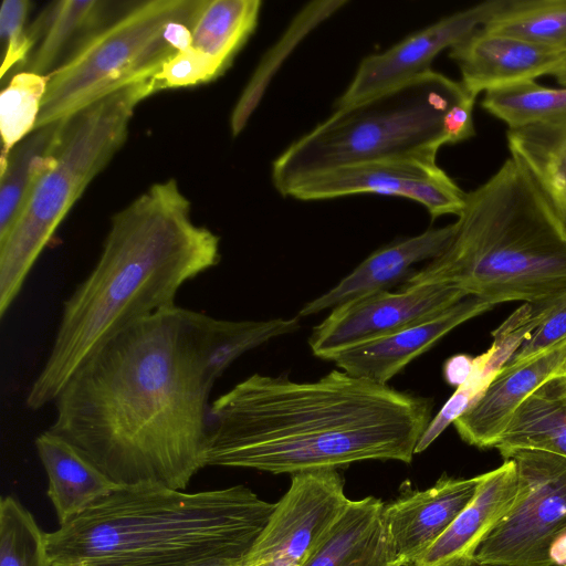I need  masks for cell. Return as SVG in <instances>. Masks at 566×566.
<instances>
[{
	"label": "cell",
	"mask_w": 566,
	"mask_h": 566,
	"mask_svg": "<svg viewBox=\"0 0 566 566\" xmlns=\"http://www.w3.org/2000/svg\"><path fill=\"white\" fill-rule=\"evenodd\" d=\"M482 29L566 52V0H504Z\"/></svg>",
	"instance_id": "83f0119b"
},
{
	"label": "cell",
	"mask_w": 566,
	"mask_h": 566,
	"mask_svg": "<svg viewBox=\"0 0 566 566\" xmlns=\"http://www.w3.org/2000/svg\"><path fill=\"white\" fill-rule=\"evenodd\" d=\"M385 503L349 500L329 533L304 566H403L384 517Z\"/></svg>",
	"instance_id": "ffe728a7"
},
{
	"label": "cell",
	"mask_w": 566,
	"mask_h": 566,
	"mask_svg": "<svg viewBox=\"0 0 566 566\" xmlns=\"http://www.w3.org/2000/svg\"><path fill=\"white\" fill-rule=\"evenodd\" d=\"M432 400L334 369L315 381L253 374L210 405L205 465L280 473L410 463Z\"/></svg>",
	"instance_id": "7a4b0ae2"
},
{
	"label": "cell",
	"mask_w": 566,
	"mask_h": 566,
	"mask_svg": "<svg viewBox=\"0 0 566 566\" xmlns=\"http://www.w3.org/2000/svg\"><path fill=\"white\" fill-rule=\"evenodd\" d=\"M492 377L493 375L485 369L482 363L474 358L472 374L464 384L457 387L454 394L438 415L431 419L418 441L416 454L424 451L450 423H453L471 406L485 389Z\"/></svg>",
	"instance_id": "e575fe53"
},
{
	"label": "cell",
	"mask_w": 566,
	"mask_h": 566,
	"mask_svg": "<svg viewBox=\"0 0 566 566\" xmlns=\"http://www.w3.org/2000/svg\"><path fill=\"white\" fill-rule=\"evenodd\" d=\"M492 307L469 295L429 319L345 349L331 360L349 375L386 385L453 328Z\"/></svg>",
	"instance_id": "e0dca14e"
},
{
	"label": "cell",
	"mask_w": 566,
	"mask_h": 566,
	"mask_svg": "<svg viewBox=\"0 0 566 566\" xmlns=\"http://www.w3.org/2000/svg\"><path fill=\"white\" fill-rule=\"evenodd\" d=\"M531 304L536 326L506 364L532 358L566 339V289L547 300Z\"/></svg>",
	"instance_id": "d6a6232c"
},
{
	"label": "cell",
	"mask_w": 566,
	"mask_h": 566,
	"mask_svg": "<svg viewBox=\"0 0 566 566\" xmlns=\"http://www.w3.org/2000/svg\"><path fill=\"white\" fill-rule=\"evenodd\" d=\"M346 3L347 1L345 0L314 1L300 11L276 45L261 60L240 95L230 118V127L233 136H238L242 132L262 99L274 75L273 66L275 61H279L277 65L280 67L281 61L289 55V53L285 52H291L311 30L333 15Z\"/></svg>",
	"instance_id": "f546056e"
},
{
	"label": "cell",
	"mask_w": 566,
	"mask_h": 566,
	"mask_svg": "<svg viewBox=\"0 0 566 566\" xmlns=\"http://www.w3.org/2000/svg\"><path fill=\"white\" fill-rule=\"evenodd\" d=\"M210 317L176 305L108 338L55 398L48 430L118 486L185 490L206 467Z\"/></svg>",
	"instance_id": "6da1fadb"
},
{
	"label": "cell",
	"mask_w": 566,
	"mask_h": 566,
	"mask_svg": "<svg viewBox=\"0 0 566 566\" xmlns=\"http://www.w3.org/2000/svg\"><path fill=\"white\" fill-rule=\"evenodd\" d=\"M300 328V317L266 321H227L210 317L205 377L212 388L224 370L244 353Z\"/></svg>",
	"instance_id": "4316f807"
},
{
	"label": "cell",
	"mask_w": 566,
	"mask_h": 566,
	"mask_svg": "<svg viewBox=\"0 0 566 566\" xmlns=\"http://www.w3.org/2000/svg\"><path fill=\"white\" fill-rule=\"evenodd\" d=\"M517 494L510 511L479 546L482 566H566V458L517 449Z\"/></svg>",
	"instance_id": "9c48e42d"
},
{
	"label": "cell",
	"mask_w": 566,
	"mask_h": 566,
	"mask_svg": "<svg viewBox=\"0 0 566 566\" xmlns=\"http://www.w3.org/2000/svg\"><path fill=\"white\" fill-rule=\"evenodd\" d=\"M111 2L101 0H63L52 4L29 29L35 42L41 39L22 71L49 75L63 50L80 33L95 31Z\"/></svg>",
	"instance_id": "484cf974"
},
{
	"label": "cell",
	"mask_w": 566,
	"mask_h": 566,
	"mask_svg": "<svg viewBox=\"0 0 566 566\" xmlns=\"http://www.w3.org/2000/svg\"><path fill=\"white\" fill-rule=\"evenodd\" d=\"M360 193L398 196L422 205L432 219L459 216L464 192L432 157H392L352 164L308 176L285 197L324 200Z\"/></svg>",
	"instance_id": "8fae6325"
},
{
	"label": "cell",
	"mask_w": 566,
	"mask_h": 566,
	"mask_svg": "<svg viewBox=\"0 0 566 566\" xmlns=\"http://www.w3.org/2000/svg\"><path fill=\"white\" fill-rule=\"evenodd\" d=\"M260 0H207L191 31V46L208 57L220 75L254 32Z\"/></svg>",
	"instance_id": "d4e9b609"
},
{
	"label": "cell",
	"mask_w": 566,
	"mask_h": 566,
	"mask_svg": "<svg viewBox=\"0 0 566 566\" xmlns=\"http://www.w3.org/2000/svg\"><path fill=\"white\" fill-rule=\"evenodd\" d=\"M473 566H482V565H476V564H474Z\"/></svg>",
	"instance_id": "60d3db41"
},
{
	"label": "cell",
	"mask_w": 566,
	"mask_h": 566,
	"mask_svg": "<svg viewBox=\"0 0 566 566\" xmlns=\"http://www.w3.org/2000/svg\"><path fill=\"white\" fill-rule=\"evenodd\" d=\"M506 142L566 226V122L507 128Z\"/></svg>",
	"instance_id": "cb8c5ba5"
},
{
	"label": "cell",
	"mask_w": 566,
	"mask_h": 566,
	"mask_svg": "<svg viewBox=\"0 0 566 566\" xmlns=\"http://www.w3.org/2000/svg\"><path fill=\"white\" fill-rule=\"evenodd\" d=\"M30 6L28 0H4L1 4L0 36L3 43L1 78L15 64L21 63L23 66L34 46L35 41L24 27Z\"/></svg>",
	"instance_id": "836d02e7"
},
{
	"label": "cell",
	"mask_w": 566,
	"mask_h": 566,
	"mask_svg": "<svg viewBox=\"0 0 566 566\" xmlns=\"http://www.w3.org/2000/svg\"><path fill=\"white\" fill-rule=\"evenodd\" d=\"M503 3L504 0H489L454 12L382 53L366 56L335 108L369 98L428 72L439 53L452 49L482 28Z\"/></svg>",
	"instance_id": "4fadbf2b"
},
{
	"label": "cell",
	"mask_w": 566,
	"mask_h": 566,
	"mask_svg": "<svg viewBox=\"0 0 566 566\" xmlns=\"http://www.w3.org/2000/svg\"><path fill=\"white\" fill-rule=\"evenodd\" d=\"M0 566H51L46 533L11 495L0 501Z\"/></svg>",
	"instance_id": "1f68e13d"
},
{
	"label": "cell",
	"mask_w": 566,
	"mask_h": 566,
	"mask_svg": "<svg viewBox=\"0 0 566 566\" xmlns=\"http://www.w3.org/2000/svg\"><path fill=\"white\" fill-rule=\"evenodd\" d=\"M484 473L467 479L442 475L432 486L385 504L384 517L396 553L410 566L473 500Z\"/></svg>",
	"instance_id": "2e32d148"
},
{
	"label": "cell",
	"mask_w": 566,
	"mask_h": 566,
	"mask_svg": "<svg viewBox=\"0 0 566 566\" xmlns=\"http://www.w3.org/2000/svg\"><path fill=\"white\" fill-rule=\"evenodd\" d=\"M475 96L469 94L448 112L444 118L447 145L470 139L475 135L473 106Z\"/></svg>",
	"instance_id": "8d00e7d4"
},
{
	"label": "cell",
	"mask_w": 566,
	"mask_h": 566,
	"mask_svg": "<svg viewBox=\"0 0 566 566\" xmlns=\"http://www.w3.org/2000/svg\"><path fill=\"white\" fill-rule=\"evenodd\" d=\"M481 106L509 128L566 122V87L525 81L484 92Z\"/></svg>",
	"instance_id": "f1b7e54d"
},
{
	"label": "cell",
	"mask_w": 566,
	"mask_h": 566,
	"mask_svg": "<svg viewBox=\"0 0 566 566\" xmlns=\"http://www.w3.org/2000/svg\"><path fill=\"white\" fill-rule=\"evenodd\" d=\"M455 222L392 242L373 252L334 287L306 303L297 316L305 317L348 301L387 290L411 275L412 265L440 255L450 243Z\"/></svg>",
	"instance_id": "d6986e66"
},
{
	"label": "cell",
	"mask_w": 566,
	"mask_h": 566,
	"mask_svg": "<svg viewBox=\"0 0 566 566\" xmlns=\"http://www.w3.org/2000/svg\"><path fill=\"white\" fill-rule=\"evenodd\" d=\"M553 76L556 78L559 85L566 87V56L560 66L555 71Z\"/></svg>",
	"instance_id": "f35d334b"
},
{
	"label": "cell",
	"mask_w": 566,
	"mask_h": 566,
	"mask_svg": "<svg viewBox=\"0 0 566 566\" xmlns=\"http://www.w3.org/2000/svg\"><path fill=\"white\" fill-rule=\"evenodd\" d=\"M348 501L337 469L292 474L243 566H304Z\"/></svg>",
	"instance_id": "30bf717a"
},
{
	"label": "cell",
	"mask_w": 566,
	"mask_h": 566,
	"mask_svg": "<svg viewBox=\"0 0 566 566\" xmlns=\"http://www.w3.org/2000/svg\"><path fill=\"white\" fill-rule=\"evenodd\" d=\"M467 296L447 283L374 292L333 308L313 328L308 345L316 357L331 360L345 349L429 319Z\"/></svg>",
	"instance_id": "7c38bea8"
},
{
	"label": "cell",
	"mask_w": 566,
	"mask_h": 566,
	"mask_svg": "<svg viewBox=\"0 0 566 566\" xmlns=\"http://www.w3.org/2000/svg\"><path fill=\"white\" fill-rule=\"evenodd\" d=\"M494 448L503 458L517 449L566 458V375L551 377L518 406Z\"/></svg>",
	"instance_id": "7402d4cb"
},
{
	"label": "cell",
	"mask_w": 566,
	"mask_h": 566,
	"mask_svg": "<svg viewBox=\"0 0 566 566\" xmlns=\"http://www.w3.org/2000/svg\"><path fill=\"white\" fill-rule=\"evenodd\" d=\"M461 84L473 96L510 84L553 75L566 52L536 45L482 28L450 49Z\"/></svg>",
	"instance_id": "9a60e30c"
},
{
	"label": "cell",
	"mask_w": 566,
	"mask_h": 566,
	"mask_svg": "<svg viewBox=\"0 0 566 566\" xmlns=\"http://www.w3.org/2000/svg\"><path fill=\"white\" fill-rule=\"evenodd\" d=\"M438 283L493 306L537 303L566 289V226L514 157L467 192L448 247L402 287Z\"/></svg>",
	"instance_id": "5b68a950"
},
{
	"label": "cell",
	"mask_w": 566,
	"mask_h": 566,
	"mask_svg": "<svg viewBox=\"0 0 566 566\" xmlns=\"http://www.w3.org/2000/svg\"><path fill=\"white\" fill-rule=\"evenodd\" d=\"M34 443L48 475V496L59 525L66 524L118 486L74 446L49 430L40 433Z\"/></svg>",
	"instance_id": "44dd1931"
},
{
	"label": "cell",
	"mask_w": 566,
	"mask_h": 566,
	"mask_svg": "<svg viewBox=\"0 0 566 566\" xmlns=\"http://www.w3.org/2000/svg\"><path fill=\"white\" fill-rule=\"evenodd\" d=\"M206 1L137 2L91 32L48 75L35 129L67 119L127 85L153 78L191 44V31Z\"/></svg>",
	"instance_id": "ba28073f"
},
{
	"label": "cell",
	"mask_w": 566,
	"mask_h": 566,
	"mask_svg": "<svg viewBox=\"0 0 566 566\" xmlns=\"http://www.w3.org/2000/svg\"><path fill=\"white\" fill-rule=\"evenodd\" d=\"M517 486L513 459L484 473L473 500L412 566H473L479 546L512 507Z\"/></svg>",
	"instance_id": "ac0fdd59"
},
{
	"label": "cell",
	"mask_w": 566,
	"mask_h": 566,
	"mask_svg": "<svg viewBox=\"0 0 566 566\" xmlns=\"http://www.w3.org/2000/svg\"><path fill=\"white\" fill-rule=\"evenodd\" d=\"M219 76L211 61L189 45L169 59L153 80L160 91L193 86Z\"/></svg>",
	"instance_id": "d590c367"
},
{
	"label": "cell",
	"mask_w": 566,
	"mask_h": 566,
	"mask_svg": "<svg viewBox=\"0 0 566 566\" xmlns=\"http://www.w3.org/2000/svg\"><path fill=\"white\" fill-rule=\"evenodd\" d=\"M175 179L154 184L115 213L99 258L65 300L50 354L27 395L32 410L54 402L108 338L176 306L180 287L220 261V238L193 222Z\"/></svg>",
	"instance_id": "3957f363"
},
{
	"label": "cell",
	"mask_w": 566,
	"mask_h": 566,
	"mask_svg": "<svg viewBox=\"0 0 566 566\" xmlns=\"http://www.w3.org/2000/svg\"><path fill=\"white\" fill-rule=\"evenodd\" d=\"M158 91L153 78L133 83L64 120L55 164L38 180L0 242L1 318L60 223L124 145L137 105Z\"/></svg>",
	"instance_id": "52a82bcc"
},
{
	"label": "cell",
	"mask_w": 566,
	"mask_h": 566,
	"mask_svg": "<svg viewBox=\"0 0 566 566\" xmlns=\"http://www.w3.org/2000/svg\"><path fill=\"white\" fill-rule=\"evenodd\" d=\"M470 93L432 70L355 104L335 108L272 164L285 197L297 181L334 168L392 157L437 158L447 145L444 118Z\"/></svg>",
	"instance_id": "8992f818"
},
{
	"label": "cell",
	"mask_w": 566,
	"mask_h": 566,
	"mask_svg": "<svg viewBox=\"0 0 566 566\" xmlns=\"http://www.w3.org/2000/svg\"><path fill=\"white\" fill-rule=\"evenodd\" d=\"M274 504L235 485L117 486L46 533L51 566H243Z\"/></svg>",
	"instance_id": "277c9868"
},
{
	"label": "cell",
	"mask_w": 566,
	"mask_h": 566,
	"mask_svg": "<svg viewBox=\"0 0 566 566\" xmlns=\"http://www.w3.org/2000/svg\"><path fill=\"white\" fill-rule=\"evenodd\" d=\"M48 75L20 71L0 94V132L2 150L0 166L12 149L34 129L46 92Z\"/></svg>",
	"instance_id": "4dcf8cb0"
},
{
	"label": "cell",
	"mask_w": 566,
	"mask_h": 566,
	"mask_svg": "<svg viewBox=\"0 0 566 566\" xmlns=\"http://www.w3.org/2000/svg\"><path fill=\"white\" fill-rule=\"evenodd\" d=\"M474 366V358L467 355H457L446 361L444 377L446 380L452 386H461L464 384L472 374Z\"/></svg>",
	"instance_id": "74e56055"
},
{
	"label": "cell",
	"mask_w": 566,
	"mask_h": 566,
	"mask_svg": "<svg viewBox=\"0 0 566 566\" xmlns=\"http://www.w3.org/2000/svg\"><path fill=\"white\" fill-rule=\"evenodd\" d=\"M566 364V339L520 363L504 364L453 424L463 441L494 448L518 406Z\"/></svg>",
	"instance_id": "5bb4252c"
},
{
	"label": "cell",
	"mask_w": 566,
	"mask_h": 566,
	"mask_svg": "<svg viewBox=\"0 0 566 566\" xmlns=\"http://www.w3.org/2000/svg\"><path fill=\"white\" fill-rule=\"evenodd\" d=\"M64 120L33 130L0 166V242L12 230L38 180L55 164Z\"/></svg>",
	"instance_id": "603a6c76"
},
{
	"label": "cell",
	"mask_w": 566,
	"mask_h": 566,
	"mask_svg": "<svg viewBox=\"0 0 566 566\" xmlns=\"http://www.w3.org/2000/svg\"><path fill=\"white\" fill-rule=\"evenodd\" d=\"M558 374L566 375V364L563 366V368L560 369V371Z\"/></svg>",
	"instance_id": "ab89813d"
}]
</instances>
